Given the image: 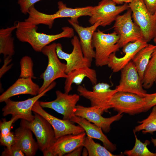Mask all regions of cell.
I'll return each mask as SVG.
<instances>
[{"label": "cell", "mask_w": 156, "mask_h": 156, "mask_svg": "<svg viewBox=\"0 0 156 156\" xmlns=\"http://www.w3.org/2000/svg\"><path fill=\"white\" fill-rule=\"evenodd\" d=\"M14 25L17 38L21 42L28 43L35 51L38 52H41L45 46L57 40L70 38L74 36L73 29L68 26L63 27L60 33L49 35L38 32L37 25L25 21H17Z\"/></svg>", "instance_id": "cell-1"}, {"label": "cell", "mask_w": 156, "mask_h": 156, "mask_svg": "<svg viewBox=\"0 0 156 156\" xmlns=\"http://www.w3.org/2000/svg\"><path fill=\"white\" fill-rule=\"evenodd\" d=\"M120 37L114 31L105 34L98 29L93 35L92 45L95 50V64L97 67L107 65L110 55L120 48L118 44Z\"/></svg>", "instance_id": "cell-2"}, {"label": "cell", "mask_w": 156, "mask_h": 156, "mask_svg": "<svg viewBox=\"0 0 156 156\" xmlns=\"http://www.w3.org/2000/svg\"><path fill=\"white\" fill-rule=\"evenodd\" d=\"M134 22L140 28L147 43L156 38V16L148 10L143 0H133L128 3Z\"/></svg>", "instance_id": "cell-3"}, {"label": "cell", "mask_w": 156, "mask_h": 156, "mask_svg": "<svg viewBox=\"0 0 156 156\" xmlns=\"http://www.w3.org/2000/svg\"><path fill=\"white\" fill-rule=\"evenodd\" d=\"M56 43H53L45 46L41 52L48 59V63L44 72L41 75L43 84L40 87L38 94L46 89L55 79L68 77L66 73V65L59 59L56 51Z\"/></svg>", "instance_id": "cell-4"}, {"label": "cell", "mask_w": 156, "mask_h": 156, "mask_svg": "<svg viewBox=\"0 0 156 156\" xmlns=\"http://www.w3.org/2000/svg\"><path fill=\"white\" fill-rule=\"evenodd\" d=\"M77 90L80 95L90 101L91 106L99 109L102 114L111 108V101L114 95L118 92L116 88L111 89L109 84L103 82L94 85L92 91L89 90L80 85L78 86Z\"/></svg>", "instance_id": "cell-5"}, {"label": "cell", "mask_w": 156, "mask_h": 156, "mask_svg": "<svg viewBox=\"0 0 156 156\" xmlns=\"http://www.w3.org/2000/svg\"><path fill=\"white\" fill-rule=\"evenodd\" d=\"M129 9L128 3L117 5L113 0H102L93 6L89 19L91 25L99 22L103 27L109 25L122 12Z\"/></svg>", "instance_id": "cell-6"}, {"label": "cell", "mask_w": 156, "mask_h": 156, "mask_svg": "<svg viewBox=\"0 0 156 156\" xmlns=\"http://www.w3.org/2000/svg\"><path fill=\"white\" fill-rule=\"evenodd\" d=\"M131 14L129 9L123 14L118 15L114 21L112 28L119 36L118 44L120 48L129 42L143 39L140 28L132 21Z\"/></svg>", "instance_id": "cell-7"}, {"label": "cell", "mask_w": 156, "mask_h": 156, "mask_svg": "<svg viewBox=\"0 0 156 156\" xmlns=\"http://www.w3.org/2000/svg\"><path fill=\"white\" fill-rule=\"evenodd\" d=\"M31 121L22 119L25 125L34 133L39 148L42 153L48 150L56 139L53 128L44 118L36 113Z\"/></svg>", "instance_id": "cell-8"}, {"label": "cell", "mask_w": 156, "mask_h": 156, "mask_svg": "<svg viewBox=\"0 0 156 156\" xmlns=\"http://www.w3.org/2000/svg\"><path fill=\"white\" fill-rule=\"evenodd\" d=\"M56 84L54 81L42 93L24 101H15L10 99L6 100L4 101L5 105L2 109L3 116L11 115L12 116H19L21 119L32 121L34 117L32 110L34 104L46 93L53 88Z\"/></svg>", "instance_id": "cell-9"}, {"label": "cell", "mask_w": 156, "mask_h": 156, "mask_svg": "<svg viewBox=\"0 0 156 156\" xmlns=\"http://www.w3.org/2000/svg\"><path fill=\"white\" fill-rule=\"evenodd\" d=\"M144 97L135 94L122 91L116 92L110 103L111 107L118 113L133 115L144 112Z\"/></svg>", "instance_id": "cell-10"}, {"label": "cell", "mask_w": 156, "mask_h": 156, "mask_svg": "<svg viewBox=\"0 0 156 156\" xmlns=\"http://www.w3.org/2000/svg\"><path fill=\"white\" fill-rule=\"evenodd\" d=\"M56 97L50 101L40 102L43 108L52 109L63 116V119L70 120L75 116L74 111L79 100V96L77 94H69L60 90L56 91Z\"/></svg>", "instance_id": "cell-11"}, {"label": "cell", "mask_w": 156, "mask_h": 156, "mask_svg": "<svg viewBox=\"0 0 156 156\" xmlns=\"http://www.w3.org/2000/svg\"><path fill=\"white\" fill-rule=\"evenodd\" d=\"M32 110L48 122L53 128L56 139L66 135L78 134L85 132L81 127L75 125L71 121L60 119L47 112L40 105L38 101L34 104Z\"/></svg>", "instance_id": "cell-12"}, {"label": "cell", "mask_w": 156, "mask_h": 156, "mask_svg": "<svg viewBox=\"0 0 156 156\" xmlns=\"http://www.w3.org/2000/svg\"><path fill=\"white\" fill-rule=\"evenodd\" d=\"M73 46L72 52L68 53L62 50V44L56 43V51L59 58L64 60L66 62V74L78 68L88 66L90 67L92 62L86 59L84 56L79 39L77 36H74L71 40Z\"/></svg>", "instance_id": "cell-13"}, {"label": "cell", "mask_w": 156, "mask_h": 156, "mask_svg": "<svg viewBox=\"0 0 156 156\" xmlns=\"http://www.w3.org/2000/svg\"><path fill=\"white\" fill-rule=\"evenodd\" d=\"M116 88L118 92L133 93L142 97L145 96L146 92L144 89L142 81L132 61L121 70L119 83Z\"/></svg>", "instance_id": "cell-14"}, {"label": "cell", "mask_w": 156, "mask_h": 156, "mask_svg": "<svg viewBox=\"0 0 156 156\" xmlns=\"http://www.w3.org/2000/svg\"><path fill=\"white\" fill-rule=\"evenodd\" d=\"M85 132L78 134H70L56 139L47 150L43 153L44 156H62L83 146L86 137Z\"/></svg>", "instance_id": "cell-15"}, {"label": "cell", "mask_w": 156, "mask_h": 156, "mask_svg": "<svg viewBox=\"0 0 156 156\" xmlns=\"http://www.w3.org/2000/svg\"><path fill=\"white\" fill-rule=\"evenodd\" d=\"M74 113L75 116L85 118L101 128L106 133L110 131L111 125L113 122L120 120L123 116V114L118 113L110 117L105 118L97 108L92 106L86 107L79 105H76Z\"/></svg>", "instance_id": "cell-16"}, {"label": "cell", "mask_w": 156, "mask_h": 156, "mask_svg": "<svg viewBox=\"0 0 156 156\" xmlns=\"http://www.w3.org/2000/svg\"><path fill=\"white\" fill-rule=\"evenodd\" d=\"M148 44L143 39L129 42L122 47V51L125 55L118 57L115 53L109 56L107 65L114 72H117L123 69L129 62L131 61L136 55Z\"/></svg>", "instance_id": "cell-17"}, {"label": "cell", "mask_w": 156, "mask_h": 156, "mask_svg": "<svg viewBox=\"0 0 156 156\" xmlns=\"http://www.w3.org/2000/svg\"><path fill=\"white\" fill-rule=\"evenodd\" d=\"M68 21L78 35L84 57L92 62L93 59L95 58V54L92 45L93 36L97 28L100 26V23L98 22L90 26L85 27L80 25L78 23L70 19Z\"/></svg>", "instance_id": "cell-18"}, {"label": "cell", "mask_w": 156, "mask_h": 156, "mask_svg": "<svg viewBox=\"0 0 156 156\" xmlns=\"http://www.w3.org/2000/svg\"><path fill=\"white\" fill-rule=\"evenodd\" d=\"M32 133L22 119L20 126L14 132L15 140L12 146L21 150L27 156L35 155L39 148L38 143L34 138Z\"/></svg>", "instance_id": "cell-19"}, {"label": "cell", "mask_w": 156, "mask_h": 156, "mask_svg": "<svg viewBox=\"0 0 156 156\" xmlns=\"http://www.w3.org/2000/svg\"><path fill=\"white\" fill-rule=\"evenodd\" d=\"M40 87L31 78H19L0 96V102H2L15 96L28 94L34 96L38 94Z\"/></svg>", "instance_id": "cell-20"}, {"label": "cell", "mask_w": 156, "mask_h": 156, "mask_svg": "<svg viewBox=\"0 0 156 156\" xmlns=\"http://www.w3.org/2000/svg\"><path fill=\"white\" fill-rule=\"evenodd\" d=\"M70 121L77 124L83 128L88 137L101 141L103 146L110 152L116 150V145L109 140L100 127L91 123L85 118L79 116H75Z\"/></svg>", "instance_id": "cell-21"}, {"label": "cell", "mask_w": 156, "mask_h": 156, "mask_svg": "<svg viewBox=\"0 0 156 156\" xmlns=\"http://www.w3.org/2000/svg\"><path fill=\"white\" fill-rule=\"evenodd\" d=\"M88 66L82 67L73 70L68 74L64 82V92L69 93L72 90V85H79L85 77L88 78L94 85L97 83L96 71Z\"/></svg>", "instance_id": "cell-22"}, {"label": "cell", "mask_w": 156, "mask_h": 156, "mask_svg": "<svg viewBox=\"0 0 156 156\" xmlns=\"http://www.w3.org/2000/svg\"><path fill=\"white\" fill-rule=\"evenodd\" d=\"M57 5L58 10L54 14L49 15V18L51 21H54L58 18L69 17L71 21L78 23V19L80 17L90 16L93 7L89 6L75 8H69L61 1L58 2Z\"/></svg>", "instance_id": "cell-23"}, {"label": "cell", "mask_w": 156, "mask_h": 156, "mask_svg": "<svg viewBox=\"0 0 156 156\" xmlns=\"http://www.w3.org/2000/svg\"><path fill=\"white\" fill-rule=\"evenodd\" d=\"M156 48V45L148 44L136 55L132 60L135 66L142 82L152 54Z\"/></svg>", "instance_id": "cell-24"}, {"label": "cell", "mask_w": 156, "mask_h": 156, "mask_svg": "<svg viewBox=\"0 0 156 156\" xmlns=\"http://www.w3.org/2000/svg\"><path fill=\"white\" fill-rule=\"evenodd\" d=\"M14 25L0 29V53L2 54L4 57H12L14 54V40L12 33L16 29Z\"/></svg>", "instance_id": "cell-25"}, {"label": "cell", "mask_w": 156, "mask_h": 156, "mask_svg": "<svg viewBox=\"0 0 156 156\" xmlns=\"http://www.w3.org/2000/svg\"><path fill=\"white\" fill-rule=\"evenodd\" d=\"M82 146L87 150L89 156H115L104 146L95 142L93 139L86 137Z\"/></svg>", "instance_id": "cell-26"}, {"label": "cell", "mask_w": 156, "mask_h": 156, "mask_svg": "<svg viewBox=\"0 0 156 156\" xmlns=\"http://www.w3.org/2000/svg\"><path fill=\"white\" fill-rule=\"evenodd\" d=\"M156 83V48L153 53L142 81L144 88L148 89Z\"/></svg>", "instance_id": "cell-27"}, {"label": "cell", "mask_w": 156, "mask_h": 156, "mask_svg": "<svg viewBox=\"0 0 156 156\" xmlns=\"http://www.w3.org/2000/svg\"><path fill=\"white\" fill-rule=\"evenodd\" d=\"M133 132L135 138L134 146L132 149L125 151L124 154L128 156H156V153L151 152L147 147L150 142L146 140L142 142L138 138L135 132Z\"/></svg>", "instance_id": "cell-28"}, {"label": "cell", "mask_w": 156, "mask_h": 156, "mask_svg": "<svg viewBox=\"0 0 156 156\" xmlns=\"http://www.w3.org/2000/svg\"><path fill=\"white\" fill-rule=\"evenodd\" d=\"M140 124L135 127L133 131H142L143 133L153 134L156 131V105L153 107L152 111L146 118L139 122Z\"/></svg>", "instance_id": "cell-29"}, {"label": "cell", "mask_w": 156, "mask_h": 156, "mask_svg": "<svg viewBox=\"0 0 156 156\" xmlns=\"http://www.w3.org/2000/svg\"><path fill=\"white\" fill-rule=\"evenodd\" d=\"M20 78H35L33 71V62L31 57L28 56L23 57L20 62Z\"/></svg>", "instance_id": "cell-30"}, {"label": "cell", "mask_w": 156, "mask_h": 156, "mask_svg": "<svg viewBox=\"0 0 156 156\" xmlns=\"http://www.w3.org/2000/svg\"><path fill=\"white\" fill-rule=\"evenodd\" d=\"M21 119L19 116H12L11 119L7 121L3 119L0 122V135H5L9 134L11 131V126L13 123L17 120Z\"/></svg>", "instance_id": "cell-31"}, {"label": "cell", "mask_w": 156, "mask_h": 156, "mask_svg": "<svg viewBox=\"0 0 156 156\" xmlns=\"http://www.w3.org/2000/svg\"><path fill=\"white\" fill-rule=\"evenodd\" d=\"M144 98L145 101L144 112H145L156 105V92L150 94L146 93Z\"/></svg>", "instance_id": "cell-32"}, {"label": "cell", "mask_w": 156, "mask_h": 156, "mask_svg": "<svg viewBox=\"0 0 156 156\" xmlns=\"http://www.w3.org/2000/svg\"><path fill=\"white\" fill-rule=\"evenodd\" d=\"M40 0H18V3L20 6L21 12L24 14H28L29 8Z\"/></svg>", "instance_id": "cell-33"}, {"label": "cell", "mask_w": 156, "mask_h": 156, "mask_svg": "<svg viewBox=\"0 0 156 156\" xmlns=\"http://www.w3.org/2000/svg\"><path fill=\"white\" fill-rule=\"evenodd\" d=\"M15 140L14 133L11 132L9 134L5 135H0V142L1 145L7 148L12 146Z\"/></svg>", "instance_id": "cell-34"}, {"label": "cell", "mask_w": 156, "mask_h": 156, "mask_svg": "<svg viewBox=\"0 0 156 156\" xmlns=\"http://www.w3.org/2000/svg\"><path fill=\"white\" fill-rule=\"evenodd\" d=\"M1 156H24V153L20 149L12 146L6 147L1 153Z\"/></svg>", "instance_id": "cell-35"}, {"label": "cell", "mask_w": 156, "mask_h": 156, "mask_svg": "<svg viewBox=\"0 0 156 156\" xmlns=\"http://www.w3.org/2000/svg\"><path fill=\"white\" fill-rule=\"evenodd\" d=\"M11 61L12 57L7 56L4 58L3 64L0 70V78L12 67V64L8 65Z\"/></svg>", "instance_id": "cell-36"}, {"label": "cell", "mask_w": 156, "mask_h": 156, "mask_svg": "<svg viewBox=\"0 0 156 156\" xmlns=\"http://www.w3.org/2000/svg\"><path fill=\"white\" fill-rule=\"evenodd\" d=\"M147 9L152 14L156 11V0H143Z\"/></svg>", "instance_id": "cell-37"}, {"label": "cell", "mask_w": 156, "mask_h": 156, "mask_svg": "<svg viewBox=\"0 0 156 156\" xmlns=\"http://www.w3.org/2000/svg\"><path fill=\"white\" fill-rule=\"evenodd\" d=\"M83 146H80L75 149L71 152L65 155L66 156H81Z\"/></svg>", "instance_id": "cell-38"}, {"label": "cell", "mask_w": 156, "mask_h": 156, "mask_svg": "<svg viewBox=\"0 0 156 156\" xmlns=\"http://www.w3.org/2000/svg\"><path fill=\"white\" fill-rule=\"evenodd\" d=\"M133 0H113L117 4H122L123 3H129Z\"/></svg>", "instance_id": "cell-39"}, {"label": "cell", "mask_w": 156, "mask_h": 156, "mask_svg": "<svg viewBox=\"0 0 156 156\" xmlns=\"http://www.w3.org/2000/svg\"><path fill=\"white\" fill-rule=\"evenodd\" d=\"M151 142L153 143L154 146L155 147V148H156L155 152L156 153V138L155 139L153 138H152L151 139Z\"/></svg>", "instance_id": "cell-40"}, {"label": "cell", "mask_w": 156, "mask_h": 156, "mask_svg": "<svg viewBox=\"0 0 156 156\" xmlns=\"http://www.w3.org/2000/svg\"><path fill=\"white\" fill-rule=\"evenodd\" d=\"M154 42L156 44V38L153 39Z\"/></svg>", "instance_id": "cell-41"}, {"label": "cell", "mask_w": 156, "mask_h": 156, "mask_svg": "<svg viewBox=\"0 0 156 156\" xmlns=\"http://www.w3.org/2000/svg\"><path fill=\"white\" fill-rule=\"evenodd\" d=\"M154 15L155 16H156V12H155V13Z\"/></svg>", "instance_id": "cell-42"}]
</instances>
